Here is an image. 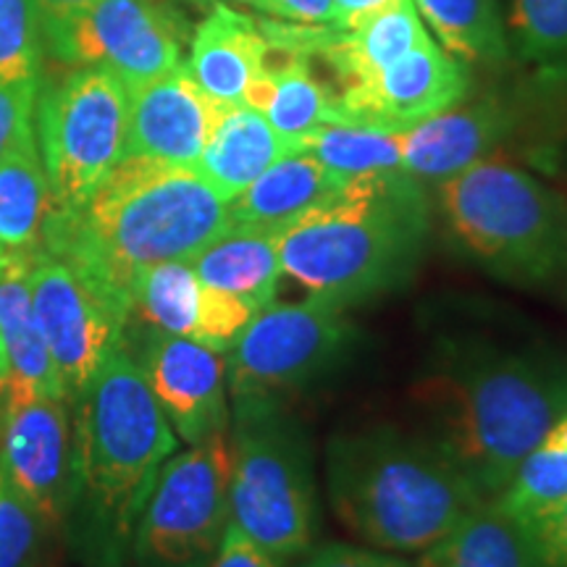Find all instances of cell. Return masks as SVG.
<instances>
[{
	"instance_id": "1",
	"label": "cell",
	"mask_w": 567,
	"mask_h": 567,
	"mask_svg": "<svg viewBox=\"0 0 567 567\" xmlns=\"http://www.w3.org/2000/svg\"><path fill=\"white\" fill-rule=\"evenodd\" d=\"M429 436L484 496L505 492L567 413V360L547 344L444 339L417 381Z\"/></svg>"
},
{
	"instance_id": "2",
	"label": "cell",
	"mask_w": 567,
	"mask_h": 567,
	"mask_svg": "<svg viewBox=\"0 0 567 567\" xmlns=\"http://www.w3.org/2000/svg\"><path fill=\"white\" fill-rule=\"evenodd\" d=\"M229 224V203L195 168L126 155L82 208L48 213L42 245L132 310L145 268L193 260Z\"/></svg>"
},
{
	"instance_id": "3",
	"label": "cell",
	"mask_w": 567,
	"mask_h": 567,
	"mask_svg": "<svg viewBox=\"0 0 567 567\" xmlns=\"http://www.w3.org/2000/svg\"><path fill=\"white\" fill-rule=\"evenodd\" d=\"M66 526L87 567H126L176 436L137 360L118 347L74 402Z\"/></svg>"
},
{
	"instance_id": "4",
	"label": "cell",
	"mask_w": 567,
	"mask_h": 567,
	"mask_svg": "<svg viewBox=\"0 0 567 567\" xmlns=\"http://www.w3.org/2000/svg\"><path fill=\"white\" fill-rule=\"evenodd\" d=\"M429 234L421 182L405 172L354 176L329 200L274 229L281 271L313 300L352 308L413 279Z\"/></svg>"
},
{
	"instance_id": "5",
	"label": "cell",
	"mask_w": 567,
	"mask_h": 567,
	"mask_svg": "<svg viewBox=\"0 0 567 567\" xmlns=\"http://www.w3.org/2000/svg\"><path fill=\"white\" fill-rule=\"evenodd\" d=\"M326 492L354 538L405 555L429 549L486 499L434 439L394 425H368L331 439Z\"/></svg>"
},
{
	"instance_id": "6",
	"label": "cell",
	"mask_w": 567,
	"mask_h": 567,
	"mask_svg": "<svg viewBox=\"0 0 567 567\" xmlns=\"http://www.w3.org/2000/svg\"><path fill=\"white\" fill-rule=\"evenodd\" d=\"M452 243L494 279L547 287L567 276V203L502 158H481L439 182Z\"/></svg>"
},
{
	"instance_id": "7",
	"label": "cell",
	"mask_w": 567,
	"mask_h": 567,
	"mask_svg": "<svg viewBox=\"0 0 567 567\" xmlns=\"http://www.w3.org/2000/svg\"><path fill=\"white\" fill-rule=\"evenodd\" d=\"M229 523L276 563L313 549V446L287 400H237L229 439Z\"/></svg>"
},
{
	"instance_id": "8",
	"label": "cell",
	"mask_w": 567,
	"mask_h": 567,
	"mask_svg": "<svg viewBox=\"0 0 567 567\" xmlns=\"http://www.w3.org/2000/svg\"><path fill=\"white\" fill-rule=\"evenodd\" d=\"M51 210L82 208L126 158L130 92L103 66H82L48 90L38 111Z\"/></svg>"
},
{
	"instance_id": "9",
	"label": "cell",
	"mask_w": 567,
	"mask_h": 567,
	"mask_svg": "<svg viewBox=\"0 0 567 567\" xmlns=\"http://www.w3.org/2000/svg\"><path fill=\"white\" fill-rule=\"evenodd\" d=\"M358 342L347 310L321 300L271 302L247 323L226 358L237 400H287L344 363Z\"/></svg>"
},
{
	"instance_id": "10",
	"label": "cell",
	"mask_w": 567,
	"mask_h": 567,
	"mask_svg": "<svg viewBox=\"0 0 567 567\" xmlns=\"http://www.w3.org/2000/svg\"><path fill=\"white\" fill-rule=\"evenodd\" d=\"M226 434L163 463L132 538L134 567H210L229 526Z\"/></svg>"
},
{
	"instance_id": "11",
	"label": "cell",
	"mask_w": 567,
	"mask_h": 567,
	"mask_svg": "<svg viewBox=\"0 0 567 567\" xmlns=\"http://www.w3.org/2000/svg\"><path fill=\"white\" fill-rule=\"evenodd\" d=\"M34 318L66 389L69 405L118 347L132 310L51 252H30Z\"/></svg>"
},
{
	"instance_id": "12",
	"label": "cell",
	"mask_w": 567,
	"mask_h": 567,
	"mask_svg": "<svg viewBox=\"0 0 567 567\" xmlns=\"http://www.w3.org/2000/svg\"><path fill=\"white\" fill-rule=\"evenodd\" d=\"M45 42L59 59L109 69L132 90L179 66L184 24L161 0H97Z\"/></svg>"
},
{
	"instance_id": "13",
	"label": "cell",
	"mask_w": 567,
	"mask_h": 567,
	"mask_svg": "<svg viewBox=\"0 0 567 567\" xmlns=\"http://www.w3.org/2000/svg\"><path fill=\"white\" fill-rule=\"evenodd\" d=\"M467 90L471 76L463 61L425 34L415 48L389 63L373 80L339 92L334 97V124L405 132L463 103Z\"/></svg>"
},
{
	"instance_id": "14",
	"label": "cell",
	"mask_w": 567,
	"mask_h": 567,
	"mask_svg": "<svg viewBox=\"0 0 567 567\" xmlns=\"http://www.w3.org/2000/svg\"><path fill=\"white\" fill-rule=\"evenodd\" d=\"M0 465L48 528L63 526L71 494L69 402L6 394Z\"/></svg>"
},
{
	"instance_id": "15",
	"label": "cell",
	"mask_w": 567,
	"mask_h": 567,
	"mask_svg": "<svg viewBox=\"0 0 567 567\" xmlns=\"http://www.w3.org/2000/svg\"><path fill=\"white\" fill-rule=\"evenodd\" d=\"M140 368L168 423L189 446L226 434V360L195 339L155 331L142 347Z\"/></svg>"
},
{
	"instance_id": "16",
	"label": "cell",
	"mask_w": 567,
	"mask_h": 567,
	"mask_svg": "<svg viewBox=\"0 0 567 567\" xmlns=\"http://www.w3.org/2000/svg\"><path fill=\"white\" fill-rule=\"evenodd\" d=\"M126 92V155L195 168L221 105L197 87L187 63Z\"/></svg>"
},
{
	"instance_id": "17",
	"label": "cell",
	"mask_w": 567,
	"mask_h": 567,
	"mask_svg": "<svg viewBox=\"0 0 567 567\" xmlns=\"http://www.w3.org/2000/svg\"><path fill=\"white\" fill-rule=\"evenodd\" d=\"M509 130L513 116L496 97L457 103L402 132V172L415 179L444 182L486 158Z\"/></svg>"
},
{
	"instance_id": "18",
	"label": "cell",
	"mask_w": 567,
	"mask_h": 567,
	"mask_svg": "<svg viewBox=\"0 0 567 567\" xmlns=\"http://www.w3.org/2000/svg\"><path fill=\"white\" fill-rule=\"evenodd\" d=\"M268 40L258 19L216 3L193 38L187 69L205 95L218 105L245 103L264 71Z\"/></svg>"
},
{
	"instance_id": "19",
	"label": "cell",
	"mask_w": 567,
	"mask_h": 567,
	"mask_svg": "<svg viewBox=\"0 0 567 567\" xmlns=\"http://www.w3.org/2000/svg\"><path fill=\"white\" fill-rule=\"evenodd\" d=\"M30 252H6V264L0 268V344L9 363V392L42 394L69 402L51 350L34 318Z\"/></svg>"
},
{
	"instance_id": "20",
	"label": "cell",
	"mask_w": 567,
	"mask_h": 567,
	"mask_svg": "<svg viewBox=\"0 0 567 567\" xmlns=\"http://www.w3.org/2000/svg\"><path fill=\"white\" fill-rule=\"evenodd\" d=\"M415 567H542V557L528 523L486 496L421 551Z\"/></svg>"
},
{
	"instance_id": "21",
	"label": "cell",
	"mask_w": 567,
	"mask_h": 567,
	"mask_svg": "<svg viewBox=\"0 0 567 567\" xmlns=\"http://www.w3.org/2000/svg\"><path fill=\"white\" fill-rule=\"evenodd\" d=\"M287 153L292 145L264 113L245 103L221 105L195 172L229 203Z\"/></svg>"
},
{
	"instance_id": "22",
	"label": "cell",
	"mask_w": 567,
	"mask_h": 567,
	"mask_svg": "<svg viewBox=\"0 0 567 567\" xmlns=\"http://www.w3.org/2000/svg\"><path fill=\"white\" fill-rule=\"evenodd\" d=\"M347 182L310 153H287L229 200V221L274 231L334 197Z\"/></svg>"
},
{
	"instance_id": "23",
	"label": "cell",
	"mask_w": 567,
	"mask_h": 567,
	"mask_svg": "<svg viewBox=\"0 0 567 567\" xmlns=\"http://www.w3.org/2000/svg\"><path fill=\"white\" fill-rule=\"evenodd\" d=\"M189 264L203 287L243 297L260 310L274 302L284 274L274 231L239 224H229Z\"/></svg>"
},
{
	"instance_id": "24",
	"label": "cell",
	"mask_w": 567,
	"mask_h": 567,
	"mask_svg": "<svg viewBox=\"0 0 567 567\" xmlns=\"http://www.w3.org/2000/svg\"><path fill=\"white\" fill-rule=\"evenodd\" d=\"M51 210V187L34 134L0 161V247L6 252L38 250Z\"/></svg>"
},
{
	"instance_id": "25",
	"label": "cell",
	"mask_w": 567,
	"mask_h": 567,
	"mask_svg": "<svg viewBox=\"0 0 567 567\" xmlns=\"http://www.w3.org/2000/svg\"><path fill=\"white\" fill-rule=\"evenodd\" d=\"M439 45L463 63L507 59V34L499 0H413Z\"/></svg>"
},
{
	"instance_id": "26",
	"label": "cell",
	"mask_w": 567,
	"mask_h": 567,
	"mask_svg": "<svg viewBox=\"0 0 567 567\" xmlns=\"http://www.w3.org/2000/svg\"><path fill=\"white\" fill-rule=\"evenodd\" d=\"M295 151L310 153L347 179L379 172H402V132L375 130V126L323 124L297 140Z\"/></svg>"
},
{
	"instance_id": "27",
	"label": "cell",
	"mask_w": 567,
	"mask_h": 567,
	"mask_svg": "<svg viewBox=\"0 0 567 567\" xmlns=\"http://www.w3.org/2000/svg\"><path fill=\"white\" fill-rule=\"evenodd\" d=\"M203 284L189 260H168L145 268L132 292V313H140L155 331L195 339L200 323Z\"/></svg>"
},
{
	"instance_id": "28",
	"label": "cell",
	"mask_w": 567,
	"mask_h": 567,
	"mask_svg": "<svg viewBox=\"0 0 567 567\" xmlns=\"http://www.w3.org/2000/svg\"><path fill=\"white\" fill-rule=\"evenodd\" d=\"M567 496V452L555 446L538 444L530 455L523 460L515 476L505 486V492L496 494L502 507L534 523L536 517L549 513Z\"/></svg>"
},
{
	"instance_id": "29",
	"label": "cell",
	"mask_w": 567,
	"mask_h": 567,
	"mask_svg": "<svg viewBox=\"0 0 567 567\" xmlns=\"http://www.w3.org/2000/svg\"><path fill=\"white\" fill-rule=\"evenodd\" d=\"M42 19L34 0H0V82H40Z\"/></svg>"
},
{
	"instance_id": "30",
	"label": "cell",
	"mask_w": 567,
	"mask_h": 567,
	"mask_svg": "<svg viewBox=\"0 0 567 567\" xmlns=\"http://www.w3.org/2000/svg\"><path fill=\"white\" fill-rule=\"evenodd\" d=\"M509 32L523 59H567V0H515Z\"/></svg>"
},
{
	"instance_id": "31",
	"label": "cell",
	"mask_w": 567,
	"mask_h": 567,
	"mask_svg": "<svg viewBox=\"0 0 567 567\" xmlns=\"http://www.w3.org/2000/svg\"><path fill=\"white\" fill-rule=\"evenodd\" d=\"M45 523L0 465V567H38Z\"/></svg>"
},
{
	"instance_id": "32",
	"label": "cell",
	"mask_w": 567,
	"mask_h": 567,
	"mask_svg": "<svg viewBox=\"0 0 567 567\" xmlns=\"http://www.w3.org/2000/svg\"><path fill=\"white\" fill-rule=\"evenodd\" d=\"M258 313L260 308L250 300L203 287L200 323H197L195 342L210 347L216 352H229L239 334L247 329V323Z\"/></svg>"
},
{
	"instance_id": "33",
	"label": "cell",
	"mask_w": 567,
	"mask_h": 567,
	"mask_svg": "<svg viewBox=\"0 0 567 567\" xmlns=\"http://www.w3.org/2000/svg\"><path fill=\"white\" fill-rule=\"evenodd\" d=\"M38 82H0V161H3L21 140L34 134L32 116L34 103H38Z\"/></svg>"
},
{
	"instance_id": "34",
	"label": "cell",
	"mask_w": 567,
	"mask_h": 567,
	"mask_svg": "<svg viewBox=\"0 0 567 567\" xmlns=\"http://www.w3.org/2000/svg\"><path fill=\"white\" fill-rule=\"evenodd\" d=\"M300 567H415L405 559L389 555L381 549L354 547V544H323V547L310 549Z\"/></svg>"
},
{
	"instance_id": "35",
	"label": "cell",
	"mask_w": 567,
	"mask_h": 567,
	"mask_svg": "<svg viewBox=\"0 0 567 567\" xmlns=\"http://www.w3.org/2000/svg\"><path fill=\"white\" fill-rule=\"evenodd\" d=\"M528 526L534 530L542 567H567V496Z\"/></svg>"
},
{
	"instance_id": "36",
	"label": "cell",
	"mask_w": 567,
	"mask_h": 567,
	"mask_svg": "<svg viewBox=\"0 0 567 567\" xmlns=\"http://www.w3.org/2000/svg\"><path fill=\"white\" fill-rule=\"evenodd\" d=\"M247 3H250L252 9L268 13V17L295 21V24H339L337 0H247Z\"/></svg>"
},
{
	"instance_id": "37",
	"label": "cell",
	"mask_w": 567,
	"mask_h": 567,
	"mask_svg": "<svg viewBox=\"0 0 567 567\" xmlns=\"http://www.w3.org/2000/svg\"><path fill=\"white\" fill-rule=\"evenodd\" d=\"M210 567H279V563L268 557L258 544H252L234 523H229Z\"/></svg>"
},
{
	"instance_id": "38",
	"label": "cell",
	"mask_w": 567,
	"mask_h": 567,
	"mask_svg": "<svg viewBox=\"0 0 567 567\" xmlns=\"http://www.w3.org/2000/svg\"><path fill=\"white\" fill-rule=\"evenodd\" d=\"M40 9L42 19V40L55 30H61L69 19H74L76 13L87 11L90 6H95L97 0H34Z\"/></svg>"
},
{
	"instance_id": "39",
	"label": "cell",
	"mask_w": 567,
	"mask_h": 567,
	"mask_svg": "<svg viewBox=\"0 0 567 567\" xmlns=\"http://www.w3.org/2000/svg\"><path fill=\"white\" fill-rule=\"evenodd\" d=\"M379 3H384V0H337V6H339V24L337 27L347 24V21L360 17V13L375 9Z\"/></svg>"
},
{
	"instance_id": "40",
	"label": "cell",
	"mask_w": 567,
	"mask_h": 567,
	"mask_svg": "<svg viewBox=\"0 0 567 567\" xmlns=\"http://www.w3.org/2000/svg\"><path fill=\"white\" fill-rule=\"evenodd\" d=\"M542 444L555 446V450L567 452V413L559 417L555 425H551V429L547 431V436H544Z\"/></svg>"
},
{
	"instance_id": "41",
	"label": "cell",
	"mask_w": 567,
	"mask_h": 567,
	"mask_svg": "<svg viewBox=\"0 0 567 567\" xmlns=\"http://www.w3.org/2000/svg\"><path fill=\"white\" fill-rule=\"evenodd\" d=\"M6 394H9V379H0V417H3V408H6Z\"/></svg>"
},
{
	"instance_id": "42",
	"label": "cell",
	"mask_w": 567,
	"mask_h": 567,
	"mask_svg": "<svg viewBox=\"0 0 567 567\" xmlns=\"http://www.w3.org/2000/svg\"><path fill=\"white\" fill-rule=\"evenodd\" d=\"M0 379H9V363H6L3 344H0Z\"/></svg>"
},
{
	"instance_id": "43",
	"label": "cell",
	"mask_w": 567,
	"mask_h": 567,
	"mask_svg": "<svg viewBox=\"0 0 567 567\" xmlns=\"http://www.w3.org/2000/svg\"><path fill=\"white\" fill-rule=\"evenodd\" d=\"M200 6H216V3H226V0H195ZM237 3H247V0H237Z\"/></svg>"
}]
</instances>
